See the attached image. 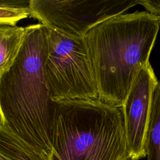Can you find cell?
<instances>
[{
  "label": "cell",
  "instance_id": "cell-1",
  "mask_svg": "<svg viewBox=\"0 0 160 160\" xmlns=\"http://www.w3.org/2000/svg\"><path fill=\"white\" fill-rule=\"evenodd\" d=\"M47 33L44 25L28 26L21 51L0 76L1 121L35 152L49 160L56 113L44 74Z\"/></svg>",
  "mask_w": 160,
  "mask_h": 160
},
{
  "label": "cell",
  "instance_id": "cell-2",
  "mask_svg": "<svg viewBox=\"0 0 160 160\" xmlns=\"http://www.w3.org/2000/svg\"><path fill=\"white\" fill-rule=\"evenodd\" d=\"M159 27L160 17L135 11L109 18L88 32L84 38L100 100L122 106L135 78L149 63Z\"/></svg>",
  "mask_w": 160,
  "mask_h": 160
},
{
  "label": "cell",
  "instance_id": "cell-3",
  "mask_svg": "<svg viewBox=\"0 0 160 160\" xmlns=\"http://www.w3.org/2000/svg\"><path fill=\"white\" fill-rule=\"evenodd\" d=\"M56 105L49 160H131L122 107L99 98Z\"/></svg>",
  "mask_w": 160,
  "mask_h": 160
},
{
  "label": "cell",
  "instance_id": "cell-4",
  "mask_svg": "<svg viewBox=\"0 0 160 160\" xmlns=\"http://www.w3.org/2000/svg\"><path fill=\"white\" fill-rule=\"evenodd\" d=\"M47 53L44 74L55 101L99 98L98 88L84 38L45 26Z\"/></svg>",
  "mask_w": 160,
  "mask_h": 160
},
{
  "label": "cell",
  "instance_id": "cell-5",
  "mask_svg": "<svg viewBox=\"0 0 160 160\" xmlns=\"http://www.w3.org/2000/svg\"><path fill=\"white\" fill-rule=\"evenodd\" d=\"M141 0H30L31 16L68 36L84 38L99 23L123 14Z\"/></svg>",
  "mask_w": 160,
  "mask_h": 160
},
{
  "label": "cell",
  "instance_id": "cell-6",
  "mask_svg": "<svg viewBox=\"0 0 160 160\" xmlns=\"http://www.w3.org/2000/svg\"><path fill=\"white\" fill-rule=\"evenodd\" d=\"M150 63L135 78L122 106L131 160L146 157V139L152 96L158 82Z\"/></svg>",
  "mask_w": 160,
  "mask_h": 160
},
{
  "label": "cell",
  "instance_id": "cell-7",
  "mask_svg": "<svg viewBox=\"0 0 160 160\" xmlns=\"http://www.w3.org/2000/svg\"><path fill=\"white\" fill-rule=\"evenodd\" d=\"M28 26L0 25V76L12 67L22 48Z\"/></svg>",
  "mask_w": 160,
  "mask_h": 160
},
{
  "label": "cell",
  "instance_id": "cell-8",
  "mask_svg": "<svg viewBox=\"0 0 160 160\" xmlns=\"http://www.w3.org/2000/svg\"><path fill=\"white\" fill-rule=\"evenodd\" d=\"M0 160H46L25 145L0 121Z\"/></svg>",
  "mask_w": 160,
  "mask_h": 160
},
{
  "label": "cell",
  "instance_id": "cell-9",
  "mask_svg": "<svg viewBox=\"0 0 160 160\" xmlns=\"http://www.w3.org/2000/svg\"><path fill=\"white\" fill-rule=\"evenodd\" d=\"M147 160H160V81L154 91L146 139Z\"/></svg>",
  "mask_w": 160,
  "mask_h": 160
},
{
  "label": "cell",
  "instance_id": "cell-10",
  "mask_svg": "<svg viewBox=\"0 0 160 160\" xmlns=\"http://www.w3.org/2000/svg\"><path fill=\"white\" fill-rule=\"evenodd\" d=\"M24 1H0V25L15 26L16 23L26 18L31 16L29 5Z\"/></svg>",
  "mask_w": 160,
  "mask_h": 160
},
{
  "label": "cell",
  "instance_id": "cell-11",
  "mask_svg": "<svg viewBox=\"0 0 160 160\" xmlns=\"http://www.w3.org/2000/svg\"><path fill=\"white\" fill-rule=\"evenodd\" d=\"M149 13L160 17V0H141L140 4Z\"/></svg>",
  "mask_w": 160,
  "mask_h": 160
}]
</instances>
